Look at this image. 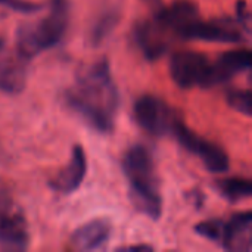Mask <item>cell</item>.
Segmentation results:
<instances>
[{"instance_id":"1","label":"cell","mask_w":252,"mask_h":252,"mask_svg":"<svg viewBox=\"0 0 252 252\" xmlns=\"http://www.w3.org/2000/svg\"><path fill=\"white\" fill-rule=\"evenodd\" d=\"M65 102L94 131L112 133L120 94L106 58L96 61L77 78L75 84L65 92Z\"/></svg>"},{"instance_id":"2","label":"cell","mask_w":252,"mask_h":252,"mask_svg":"<svg viewBox=\"0 0 252 252\" xmlns=\"http://www.w3.org/2000/svg\"><path fill=\"white\" fill-rule=\"evenodd\" d=\"M123 171L128 182L133 207L152 220L162 214V196L154 157L143 145L131 146L123 158Z\"/></svg>"},{"instance_id":"3","label":"cell","mask_w":252,"mask_h":252,"mask_svg":"<svg viewBox=\"0 0 252 252\" xmlns=\"http://www.w3.org/2000/svg\"><path fill=\"white\" fill-rule=\"evenodd\" d=\"M69 25V0H50L49 13L35 22L24 24L16 34L18 55L30 61L59 44Z\"/></svg>"},{"instance_id":"4","label":"cell","mask_w":252,"mask_h":252,"mask_svg":"<svg viewBox=\"0 0 252 252\" xmlns=\"http://www.w3.org/2000/svg\"><path fill=\"white\" fill-rule=\"evenodd\" d=\"M170 75L180 89L219 86L216 63L208 56L193 50L176 52L170 59Z\"/></svg>"},{"instance_id":"5","label":"cell","mask_w":252,"mask_h":252,"mask_svg":"<svg viewBox=\"0 0 252 252\" xmlns=\"http://www.w3.org/2000/svg\"><path fill=\"white\" fill-rule=\"evenodd\" d=\"M171 134L177 139V142L190 154H195L202 161L204 167L210 173H226L230 167L229 155L223 148H220L217 143H213L204 137H201L198 133H195L192 128H189L179 117L176 118Z\"/></svg>"},{"instance_id":"6","label":"cell","mask_w":252,"mask_h":252,"mask_svg":"<svg viewBox=\"0 0 252 252\" xmlns=\"http://www.w3.org/2000/svg\"><path fill=\"white\" fill-rule=\"evenodd\" d=\"M133 112L137 126L152 137H164L171 133L173 124L179 117L171 111L168 103L149 93L136 100Z\"/></svg>"},{"instance_id":"7","label":"cell","mask_w":252,"mask_h":252,"mask_svg":"<svg viewBox=\"0 0 252 252\" xmlns=\"http://www.w3.org/2000/svg\"><path fill=\"white\" fill-rule=\"evenodd\" d=\"M239 22L230 18H220L213 21H202L199 16L183 27L179 38L201 40L210 43H242L245 35Z\"/></svg>"},{"instance_id":"8","label":"cell","mask_w":252,"mask_h":252,"mask_svg":"<svg viewBox=\"0 0 252 252\" xmlns=\"http://www.w3.org/2000/svg\"><path fill=\"white\" fill-rule=\"evenodd\" d=\"M134 40L143 56L154 62L167 53L173 35L165 28V25L157 16H154L151 19H143L136 25Z\"/></svg>"},{"instance_id":"9","label":"cell","mask_w":252,"mask_h":252,"mask_svg":"<svg viewBox=\"0 0 252 252\" xmlns=\"http://www.w3.org/2000/svg\"><path fill=\"white\" fill-rule=\"evenodd\" d=\"M219 244L230 252H251L252 213H236L229 220H221Z\"/></svg>"},{"instance_id":"10","label":"cell","mask_w":252,"mask_h":252,"mask_svg":"<svg viewBox=\"0 0 252 252\" xmlns=\"http://www.w3.org/2000/svg\"><path fill=\"white\" fill-rule=\"evenodd\" d=\"M87 174V157L81 145H74L71 158L65 168L59 171L50 182V188L59 193L69 195L75 192L84 182Z\"/></svg>"},{"instance_id":"11","label":"cell","mask_w":252,"mask_h":252,"mask_svg":"<svg viewBox=\"0 0 252 252\" xmlns=\"http://www.w3.org/2000/svg\"><path fill=\"white\" fill-rule=\"evenodd\" d=\"M111 233L112 226L108 219H93L72 233L71 244L80 251H94L108 242Z\"/></svg>"},{"instance_id":"12","label":"cell","mask_w":252,"mask_h":252,"mask_svg":"<svg viewBox=\"0 0 252 252\" xmlns=\"http://www.w3.org/2000/svg\"><path fill=\"white\" fill-rule=\"evenodd\" d=\"M30 235L24 214L15 208L0 232V248L6 251H24L28 248Z\"/></svg>"},{"instance_id":"13","label":"cell","mask_w":252,"mask_h":252,"mask_svg":"<svg viewBox=\"0 0 252 252\" xmlns=\"http://www.w3.org/2000/svg\"><path fill=\"white\" fill-rule=\"evenodd\" d=\"M27 59L22 56H6L0 59V90L19 93L27 84Z\"/></svg>"},{"instance_id":"14","label":"cell","mask_w":252,"mask_h":252,"mask_svg":"<svg viewBox=\"0 0 252 252\" xmlns=\"http://www.w3.org/2000/svg\"><path fill=\"white\" fill-rule=\"evenodd\" d=\"M216 69L220 84L227 83L235 75L250 71L252 63V55L250 49H235L221 53L216 61Z\"/></svg>"},{"instance_id":"15","label":"cell","mask_w":252,"mask_h":252,"mask_svg":"<svg viewBox=\"0 0 252 252\" xmlns=\"http://www.w3.org/2000/svg\"><path fill=\"white\" fill-rule=\"evenodd\" d=\"M216 189L229 202L236 204L250 199L252 195V183L245 177H226L216 180Z\"/></svg>"},{"instance_id":"16","label":"cell","mask_w":252,"mask_h":252,"mask_svg":"<svg viewBox=\"0 0 252 252\" xmlns=\"http://www.w3.org/2000/svg\"><path fill=\"white\" fill-rule=\"evenodd\" d=\"M120 18H121V15L117 9H109V10L103 12L97 18V21L93 24L90 34H89V41L93 46L102 44L108 38V35L115 30V27L120 22Z\"/></svg>"},{"instance_id":"17","label":"cell","mask_w":252,"mask_h":252,"mask_svg":"<svg viewBox=\"0 0 252 252\" xmlns=\"http://www.w3.org/2000/svg\"><path fill=\"white\" fill-rule=\"evenodd\" d=\"M43 9L41 3L31 0H0V18L6 15V12H18V13H35Z\"/></svg>"},{"instance_id":"18","label":"cell","mask_w":252,"mask_h":252,"mask_svg":"<svg viewBox=\"0 0 252 252\" xmlns=\"http://www.w3.org/2000/svg\"><path fill=\"white\" fill-rule=\"evenodd\" d=\"M227 103L230 108L236 109L238 112L244 114L245 117L252 115V105H251V92L250 90H230L226 94Z\"/></svg>"},{"instance_id":"19","label":"cell","mask_w":252,"mask_h":252,"mask_svg":"<svg viewBox=\"0 0 252 252\" xmlns=\"http://www.w3.org/2000/svg\"><path fill=\"white\" fill-rule=\"evenodd\" d=\"M13 210H15V205L12 202L10 195L4 189H0V232L4 226V221L7 220L9 214Z\"/></svg>"},{"instance_id":"20","label":"cell","mask_w":252,"mask_h":252,"mask_svg":"<svg viewBox=\"0 0 252 252\" xmlns=\"http://www.w3.org/2000/svg\"><path fill=\"white\" fill-rule=\"evenodd\" d=\"M120 251H152L154 248L151 245L146 244H140V245H130V247H121L118 248Z\"/></svg>"},{"instance_id":"21","label":"cell","mask_w":252,"mask_h":252,"mask_svg":"<svg viewBox=\"0 0 252 252\" xmlns=\"http://www.w3.org/2000/svg\"><path fill=\"white\" fill-rule=\"evenodd\" d=\"M146 3H149L151 6H157V7H161V0H143Z\"/></svg>"},{"instance_id":"22","label":"cell","mask_w":252,"mask_h":252,"mask_svg":"<svg viewBox=\"0 0 252 252\" xmlns=\"http://www.w3.org/2000/svg\"><path fill=\"white\" fill-rule=\"evenodd\" d=\"M3 44H4V43H3V40H1V38H0V49H1V47H3Z\"/></svg>"}]
</instances>
